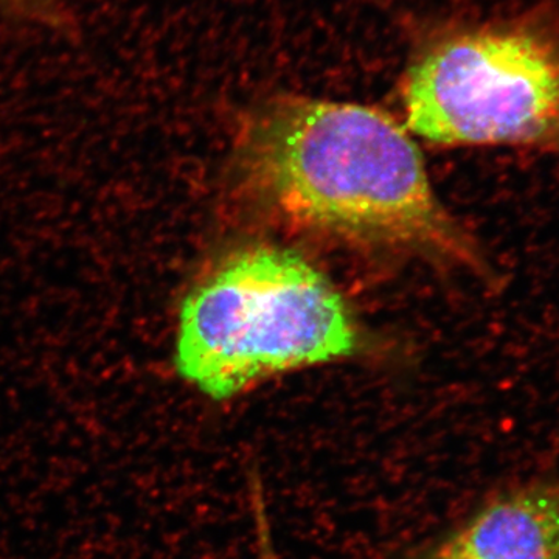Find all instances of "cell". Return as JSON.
I'll return each instance as SVG.
<instances>
[{"instance_id":"7a4b0ae2","label":"cell","mask_w":559,"mask_h":559,"mask_svg":"<svg viewBox=\"0 0 559 559\" xmlns=\"http://www.w3.org/2000/svg\"><path fill=\"white\" fill-rule=\"evenodd\" d=\"M359 333L344 297L299 253H231L182 300L176 369L213 400L285 371L348 358Z\"/></svg>"},{"instance_id":"5b68a950","label":"cell","mask_w":559,"mask_h":559,"mask_svg":"<svg viewBox=\"0 0 559 559\" xmlns=\"http://www.w3.org/2000/svg\"><path fill=\"white\" fill-rule=\"evenodd\" d=\"M250 509H252L253 530H255V559H280L272 539L266 499L259 479L250 480Z\"/></svg>"},{"instance_id":"277c9868","label":"cell","mask_w":559,"mask_h":559,"mask_svg":"<svg viewBox=\"0 0 559 559\" xmlns=\"http://www.w3.org/2000/svg\"><path fill=\"white\" fill-rule=\"evenodd\" d=\"M425 559H559V485H528L489 500Z\"/></svg>"},{"instance_id":"6da1fadb","label":"cell","mask_w":559,"mask_h":559,"mask_svg":"<svg viewBox=\"0 0 559 559\" xmlns=\"http://www.w3.org/2000/svg\"><path fill=\"white\" fill-rule=\"evenodd\" d=\"M237 160L257 200L304 229L480 263L437 200L418 146L381 110L271 98L242 123Z\"/></svg>"},{"instance_id":"3957f363","label":"cell","mask_w":559,"mask_h":559,"mask_svg":"<svg viewBox=\"0 0 559 559\" xmlns=\"http://www.w3.org/2000/svg\"><path fill=\"white\" fill-rule=\"evenodd\" d=\"M403 105L409 130L436 145L559 153V10L437 40L411 66Z\"/></svg>"}]
</instances>
